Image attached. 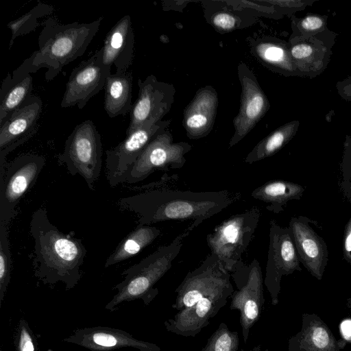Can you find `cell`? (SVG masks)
Here are the masks:
<instances>
[{"label": "cell", "mask_w": 351, "mask_h": 351, "mask_svg": "<svg viewBox=\"0 0 351 351\" xmlns=\"http://www.w3.org/2000/svg\"><path fill=\"white\" fill-rule=\"evenodd\" d=\"M142 191L119 199L123 210L135 213L138 224L169 221H191V232L204 220L237 201L238 193L228 190L193 192L162 187L159 182L139 187Z\"/></svg>", "instance_id": "cell-1"}, {"label": "cell", "mask_w": 351, "mask_h": 351, "mask_svg": "<svg viewBox=\"0 0 351 351\" xmlns=\"http://www.w3.org/2000/svg\"><path fill=\"white\" fill-rule=\"evenodd\" d=\"M30 234L34 241V276L44 285L61 282L67 290L74 288L82 277L80 267L87 252L82 240L59 230L45 208L34 212Z\"/></svg>", "instance_id": "cell-2"}, {"label": "cell", "mask_w": 351, "mask_h": 351, "mask_svg": "<svg viewBox=\"0 0 351 351\" xmlns=\"http://www.w3.org/2000/svg\"><path fill=\"white\" fill-rule=\"evenodd\" d=\"M103 17L90 23L60 24L53 17L43 23L38 36V49L16 68L12 75L31 74L46 68L47 82L55 78L62 68L82 56L99 30Z\"/></svg>", "instance_id": "cell-3"}, {"label": "cell", "mask_w": 351, "mask_h": 351, "mask_svg": "<svg viewBox=\"0 0 351 351\" xmlns=\"http://www.w3.org/2000/svg\"><path fill=\"white\" fill-rule=\"evenodd\" d=\"M191 231L186 228L170 243L159 247L153 253L121 273L123 280L114 287L117 293L106 305L111 312L123 302L141 300L145 305L158 295L156 282L170 269L179 254L184 239Z\"/></svg>", "instance_id": "cell-4"}, {"label": "cell", "mask_w": 351, "mask_h": 351, "mask_svg": "<svg viewBox=\"0 0 351 351\" xmlns=\"http://www.w3.org/2000/svg\"><path fill=\"white\" fill-rule=\"evenodd\" d=\"M261 216L260 208L252 206L221 221L206 235L211 254L228 272L243 261L241 256L250 245Z\"/></svg>", "instance_id": "cell-5"}, {"label": "cell", "mask_w": 351, "mask_h": 351, "mask_svg": "<svg viewBox=\"0 0 351 351\" xmlns=\"http://www.w3.org/2000/svg\"><path fill=\"white\" fill-rule=\"evenodd\" d=\"M101 136L91 120L77 125L66 138L58 162L64 165L71 176L79 174L88 187L95 191L102 166Z\"/></svg>", "instance_id": "cell-6"}, {"label": "cell", "mask_w": 351, "mask_h": 351, "mask_svg": "<svg viewBox=\"0 0 351 351\" xmlns=\"http://www.w3.org/2000/svg\"><path fill=\"white\" fill-rule=\"evenodd\" d=\"M230 274L237 287L230 296V308L239 311L243 339L247 343L265 303L263 271L254 258L248 264L241 261Z\"/></svg>", "instance_id": "cell-7"}, {"label": "cell", "mask_w": 351, "mask_h": 351, "mask_svg": "<svg viewBox=\"0 0 351 351\" xmlns=\"http://www.w3.org/2000/svg\"><path fill=\"white\" fill-rule=\"evenodd\" d=\"M230 272L219 259L208 254L197 267L187 273L175 290L176 300L172 308L178 311L195 304L200 299L216 294L234 291Z\"/></svg>", "instance_id": "cell-8"}, {"label": "cell", "mask_w": 351, "mask_h": 351, "mask_svg": "<svg viewBox=\"0 0 351 351\" xmlns=\"http://www.w3.org/2000/svg\"><path fill=\"white\" fill-rule=\"evenodd\" d=\"M45 163L43 156L25 154L6 165L0 176V223L8 225L14 217L17 205L35 184Z\"/></svg>", "instance_id": "cell-9"}, {"label": "cell", "mask_w": 351, "mask_h": 351, "mask_svg": "<svg viewBox=\"0 0 351 351\" xmlns=\"http://www.w3.org/2000/svg\"><path fill=\"white\" fill-rule=\"evenodd\" d=\"M191 148L186 142H173V135L167 129L147 145L123 176L122 184L139 182L156 171L182 168L186 161L185 155Z\"/></svg>", "instance_id": "cell-10"}, {"label": "cell", "mask_w": 351, "mask_h": 351, "mask_svg": "<svg viewBox=\"0 0 351 351\" xmlns=\"http://www.w3.org/2000/svg\"><path fill=\"white\" fill-rule=\"evenodd\" d=\"M171 119L156 123H145L134 130L114 147L106 151V174L111 187L122 184V180L147 145L166 130Z\"/></svg>", "instance_id": "cell-11"}, {"label": "cell", "mask_w": 351, "mask_h": 351, "mask_svg": "<svg viewBox=\"0 0 351 351\" xmlns=\"http://www.w3.org/2000/svg\"><path fill=\"white\" fill-rule=\"evenodd\" d=\"M299 261L289 228L280 226L274 220L270 221L264 283L270 294L272 305L278 303L282 277L300 270Z\"/></svg>", "instance_id": "cell-12"}, {"label": "cell", "mask_w": 351, "mask_h": 351, "mask_svg": "<svg viewBox=\"0 0 351 351\" xmlns=\"http://www.w3.org/2000/svg\"><path fill=\"white\" fill-rule=\"evenodd\" d=\"M237 73L241 86L240 107L233 119L234 132L229 142V148L245 137L270 108L268 98L252 71L245 63L240 62Z\"/></svg>", "instance_id": "cell-13"}, {"label": "cell", "mask_w": 351, "mask_h": 351, "mask_svg": "<svg viewBox=\"0 0 351 351\" xmlns=\"http://www.w3.org/2000/svg\"><path fill=\"white\" fill-rule=\"evenodd\" d=\"M138 96L130 112V123L126 134L145 123H156L170 111L174 101L176 89L173 84L158 80L154 75L145 80L138 79Z\"/></svg>", "instance_id": "cell-14"}, {"label": "cell", "mask_w": 351, "mask_h": 351, "mask_svg": "<svg viewBox=\"0 0 351 351\" xmlns=\"http://www.w3.org/2000/svg\"><path fill=\"white\" fill-rule=\"evenodd\" d=\"M110 71L111 69L103 64L99 50L82 61L70 74L60 103L61 108L77 106L80 110L82 109L91 97L105 87Z\"/></svg>", "instance_id": "cell-15"}, {"label": "cell", "mask_w": 351, "mask_h": 351, "mask_svg": "<svg viewBox=\"0 0 351 351\" xmlns=\"http://www.w3.org/2000/svg\"><path fill=\"white\" fill-rule=\"evenodd\" d=\"M63 341L90 351H113L121 348H132L139 351H165L156 344L137 339L125 331L106 326L77 329Z\"/></svg>", "instance_id": "cell-16"}, {"label": "cell", "mask_w": 351, "mask_h": 351, "mask_svg": "<svg viewBox=\"0 0 351 351\" xmlns=\"http://www.w3.org/2000/svg\"><path fill=\"white\" fill-rule=\"evenodd\" d=\"M337 34L326 28L305 40L289 43V52L300 77L314 78L326 69Z\"/></svg>", "instance_id": "cell-17"}, {"label": "cell", "mask_w": 351, "mask_h": 351, "mask_svg": "<svg viewBox=\"0 0 351 351\" xmlns=\"http://www.w3.org/2000/svg\"><path fill=\"white\" fill-rule=\"evenodd\" d=\"M232 293H225L204 297L191 306L179 311L167 319L164 326L168 332L182 337H195L210 324L228 302Z\"/></svg>", "instance_id": "cell-18"}, {"label": "cell", "mask_w": 351, "mask_h": 351, "mask_svg": "<svg viewBox=\"0 0 351 351\" xmlns=\"http://www.w3.org/2000/svg\"><path fill=\"white\" fill-rule=\"evenodd\" d=\"M219 104L213 86L199 88L185 108L182 125L189 138L195 140L208 136L213 128Z\"/></svg>", "instance_id": "cell-19"}, {"label": "cell", "mask_w": 351, "mask_h": 351, "mask_svg": "<svg viewBox=\"0 0 351 351\" xmlns=\"http://www.w3.org/2000/svg\"><path fill=\"white\" fill-rule=\"evenodd\" d=\"M134 34L130 15L119 20L108 32L99 49L103 64L109 69L112 65L117 73L128 71L134 56Z\"/></svg>", "instance_id": "cell-20"}, {"label": "cell", "mask_w": 351, "mask_h": 351, "mask_svg": "<svg viewBox=\"0 0 351 351\" xmlns=\"http://www.w3.org/2000/svg\"><path fill=\"white\" fill-rule=\"evenodd\" d=\"M289 230L298 257L311 274L320 280L328 256L323 239L308 224L300 219L292 218Z\"/></svg>", "instance_id": "cell-21"}, {"label": "cell", "mask_w": 351, "mask_h": 351, "mask_svg": "<svg viewBox=\"0 0 351 351\" xmlns=\"http://www.w3.org/2000/svg\"><path fill=\"white\" fill-rule=\"evenodd\" d=\"M43 108L39 97L32 95L23 104L14 110L0 125V150L15 142L32 136L36 132V123Z\"/></svg>", "instance_id": "cell-22"}, {"label": "cell", "mask_w": 351, "mask_h": 351, "mask_svg": "<svg viewBox=\"0 0 351 351\" xmlns=\"http://www.w3.org/2000/svg\"><path fill=\"white\" fill-rule=\"evenodd\" d=\"M254 56L269 70L286 77H300L291 59L289 43L274 37H261L251 45Z\"/></svg>", "instance_id": "cell-23"}, {"label": "cell", "mask_w": 351, "mask_h": 351, "mask_svg": "<svg viewBox=\"0 0 351 351\" xmlns=\"http://www.w3.org/2000/svg\"><path fill=\"white\" fill-rule=\"evenodd\" d=\"M132 74L130 71L110 74L104 87V109L108 115L115 117L130 112L132 108Z\"/></svg>", "instance_id": "cell-24"}, {"label": "cell", "mask_w": 351, "mask_h": 351, "mask_svg": "<svg viewBox=\"0 0 351 351\" xmlns=\"http://www.w3.org/2000/svg\"><path fill=\"white\" fill-rule=\"evenodd\" d=\"M32 90L31 74L14 75L8 73L0 89V125L32 95Z\"/></svg>", "instance_id": "cell-25"}, {"label": "cell", "mask_w": 351, "mask_h": 351, "mask_svg": "<svg viewBox=\"0 0 351 351\" xmlns=\"http://www.w3.org/2000/svg\"><path fill=\"white\" fill-rule=\"evenodd\" d=\"M305 325L289 339L288 351H338L335 339L324 323L311 318Z\"/></svg>", "instance_id": "cell-26"}, {"label": "cell", "mask_w": 351, "mask_h": 351, "mask_svg": "<svg viewBox=\"0 0 351 351\" xmlns=\"http://www.w3.org/2000/svg\"><path fill=\"white\" fill-rule=\"evenodd\" d=\"M304 190L303 186L298 184L275 180L267 182L254 189L251 196L265 203L268 210L278 213L289 201L298 199Z\"/></svg>", "instance_id": "cell-27"}, {"label": "cell", "mask_w": 351, "mask_h": 351, "mask_svg": "<svg viewBox=\"0 0 351 351\" xmlns=\"http://www.w3.org/2000/svg\"><path fill=\"white\" fill-rule=\"evenodd\" d=\"M161 234V230L150 225L138 224L117 246L104 264L107 268L137 254Z\"/></svg>", "instance_id": "cell-28"}, {"label": "cell", "mask_w": 351, "mask_h": 351, "mask_svg": "<svg viewBox=\"0 0 351 351\" xmlns=\"http://www.w3.org/2000/svg\"><path fill=\"white\" fill-rule=\"evenodd\" d=\"M299 125V121L293 120L278 128L254 146L246 156L244 162L252 164L273 156L293 138Z\"/></svg>", "instance_id": "cell-29"}, {"label": "cell", "mask_w": 351, "mask_h": 351, "mask_svg": "<svg viewBox=\"0 0 351 351\" xmlns=\"http://www.w3.org/2000/svg\"><path fill=\"white\" fill-rule=\"evenodd\" d=\"M54 8L52 5L38 1V4L27 13L10 21L7 25L8 28L11 31L8 49L12 48L17 37L35 30L39 26L38 19L51 14Z\"/></svg>", "instance_id": "cell-30"}, {"label": "cell", "mask_w": 351, "mask_h": 351, "mask_svg": "<svg viewBox=\"0 0 351 351\" xmlns=\"http://www.w3.org/2000/svg\"><path fill=\"white\" fill-rule=\"evenodd\" d=\"M291 20L292 34L289 38V43L305 40L327 28V15L308 14L302 18H298L293 14Z\"/></svg>", "instance_id": "cell-31"}, {"label": "cell", "mask_w": 351, "mask_h": 351, "mask_svg": "<svg viewBox=\"0 0 351 351\" xmlns=\"http://www.w3.org/2000/svg\"><path fill=\"white\" fill-rule=\"evenodd\" d=\"M239 348L238 332L230 330L225 323L221 322L201 351H238Z\"/></svg>", "instance_id": "cell-32"}, {"label": "cell", "mask_w": 351, "mask_h": 351, "mask_svg": "<svg viewBox=\"0 0 351 351\" xmlns=\"http://www.w3.org/2000/svg\"><path fill=\"white\" fill-rule=\"evenodd\" d=\"M11 252L8 237V225L0 223V306L10 281Z\"/></svg>", "instance_id": "cell-33"}, {"label": "cell", "mask_w": 351, "mask_h": 351, "mask_svg": "<svg viewBox=\"0 0 351 351\" xmlns=\"http://www.w3.org/2000/svg\"><path fill=\"white\" fill-rule=\"evenodd\" d=\"M208 21L221 33L232 32L239 28L242 23L238 15L223 10L215 11Z\"/></svg>", "instance_id": "cell-34"}, {"label": "cell", "mask_w": 351, "mask_h": 351, "mask_svg": "<svg viewBox=\"0 0 351 351\" xmlns=\"http://www.w3.org/2000/svg\"><path fill=\"white\" fill-rule=\"evenodd\" d=\"M16 351H36V341L28 323L24 318L19 322L15 339Z\"/></svg>", "instance_id": "cell-35"}, {"label": "cell", "mask_w": 351, "mask_h": 351, "mask_svg": "<svg viewBox=\"0 0 351 351\" xmlns=\"http://www.w3.org/2000/svg\"><path fill=\"white\" fill-rule=\"evenodd\" d=\"M261 2L273 6L282 15H293L295 12L312 5L315 0H259Z\"/></svg>", "instance_id": "cell-36"}, {"label": "cell", "mask_w": 351, "mask_h": 351, "mask_svg": "<svg viewBox=\"0 0 351 351\" xmlns=\"http://www.w3.org/2000/svg\"><path fill=\"white\" fill-rule=\"evenodd\" d=\"M223 3L234 8L250 9L259 12L265 16L274 19H280L283 15L280 14L273 6L262 3L259 0L255 1H224Z\"/></svg>", "instance_id": "cell-37"}, {"label": "cell", "mask_w": 351, "mask_h": 351, "mask_svg": "<svg viewBox=\"0 0 351 351\" xmlns=\"http://www.w3.org/2000/svg\"><path fill=\"white\" fill-rule=\"evenodd\" d=\"M343 252L345 258L351 265V216L345 227Z\"/></svg>", "instance_id": "cell-38"}, {"label": "cell", "mask_w": 351, "mask_h": 351, "mask_svg": "<svg viewBox=\"0 0 351 351\" xmlns=\"http://www.w3.org/2000/svg\"><path fill=\"white\" fill-rule=\"evenodd\" d=\"M336 88L342 99L351 101V76L338 82Z\"/></svg>", "instance_id": "cell-39"}, {"label": "cell", "mask_w": 351, "mask_h": 351, "mask_svg": "<svg viewBox=\"0 0 351 351\" xmlns=\"http://www.w3.org/2000/svg\"><path fill=\"white\" fill-rule=\"evenodd\" d=\"M341 330L343 336L348 340L351 339V320L343 321L341 324Z\"/></svg>", "instance_id": "cell-40"}, {"label": "cell", "mask_w": 351, "mask_h": 351, "mask_svg": "<svg viewBox=\"0 0 351 351\" xmlns=\"http://www.w3.org/2000/svg\"><path fill=\"white\" fill-rule=\"evenodd\" d=\"M261 345H257L256 346L253 347L251 350L249 351H261Z\"/></svg>", "instance_id": "cell-41"}]
</instances>
